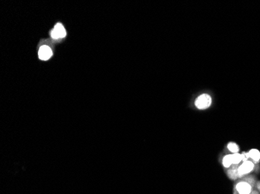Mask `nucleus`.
<instances>
[{"label":"nucleus","instance_id":"nucleus-1","mask_svg":"<svg viewBox=\"0 0 260 194\" xmlns=\"http://www.w3.org/2000/svg\"><path fill=\"white\" fill-rule=\"evenodd\" d=\"M212 104V97L209 94H202L195 100V106L199 110H206Z\"/></svg>","mask_w":260,"mask_h":194},{"label":"nucleus","instance_id":"nucleus-2","mask_svg":"<svg viewBox=\"0 0 260 194\" xmlns=\"http://www.w3.org/2000/svg\"><path fill=\"white\" fill-rule=\"evenodd\" d=\"M255 164L252 161V160H248V161H242L241 165H238V170L239 173L240 178L244 177V175H248L251 172L255 169Z\"/></svg>","mask_w":260,"mask_h":194},{"label":"nucleus","instance_id":"nucleus-3","mask_svg":"<svg viewBox=\"0 0 260 194\" xmlns=\"http://www.w3.org/2000/svg\"><path fill=\"white\" fill-rule=\"evenodd\" d=\"M235 189L237 191V194H249L252 190V186L247 182L240 181L235 186Z\"/></svg>","mask_w":260,"mask_h":194},{"label":"nucleus","instance_id":"nucleus-4","mask_svg":"<svg viewBox=\"0 0 260 194\" xmlns=\"http://www.w3.org/2000/svg\"><path fill=\"white\" fill-rule=\"evenodd\" d=\"M51 36L54 39H60L65 37L66 36V31H65L62 24L59 23H57L54 26L53 30L51 32Z\"/></svg>","mask_w":260,"mask_h":194},{"label":"nucleus","instance_id":"nucleus-5","mask_svg":"<svg viewBox=\"0 0 260 194\" xmlns=\"http://www.w3.org/2000/svg\"><path fill=\"white\" fill-rule=\"evenodd\" d=\"M51 56H52V51L49 47L47 45H43L40 47L38 51V57L40 60H48L51 58Z\"/></svg>","mask_w":260,"mask_h":194},{"label":"nucleus","instance_id":"nucleus-6","mask_svg":"<svg viewBox=\"0 0 260 194\" xmlns=\"http://www.w3.org/2000/svg\"><path fill=\"white\" fill-rule=\"evenodd\" d=\"M239 165H232L227 171V176L232 180H236L238 178H240L239 173H238V168Z\"/></svg>","mask_w":260,"mask_h":194},{"label":"nucleus","instance_id":"nucleus-7","mask_svg":"<svg viewBox=\"0 0 260 194\" xmlns=\"http://www.w3.org/2000/svg\"><path fill=\"white\" fill-rule=\"evenodd\" d=\"M248 154L249 157L254 163H258V161H260V151L258 149H251L248 151Z\"/></svg>","mask_w":260,"mask_h":194},{"label":"nucleus","instance_id":"nucleus-8","mask_svg":"<svg viewBox=\"0 0 260 194\" xmlns=\"http://www.w3.org/2000/svg\"><path fill=\"white\" fill-rule=\"evenodd\" d=\"M222 165L224 168H226V169H229V168L233 165V162H232V155H225V156L223 158Z\"/></svg>","mask_w":260,"mask_h":194},{"label":"nucleus","instance_id":"nucleus-9","mask_svg":"<svg viewBox=\"0 0 260 194\" xmlns=\"http://www.w3.org/2000/svg\"><path fill=\"white\" fill-rule=\"evenodd\" d=\"M243 180L247 182V183H248V184H250L252 187L255 186V184H256V183H257V180H256V178H255V177H254L253 175H244Z\"/></svg>","mask_w":260,"mask_h":194},{"label":"nucleus","instance_id":"nucleus-10","mask_svg":"<svg viewBox=\"0 0 260 194\" xmlns=\"http://www.w3.org/2000/svg\"><path fill=\"white\" fill-rule=\"evenodd\" d=\"M227 149L230 151V152H232L233 154L234 153H238L239 151V147H238V144L234 142H230L227 144Z\"/></svg>","mask_w":260,"mask_h":194},{"label":"nucleus","instance_id":"nucleus-11","mask_svg":"<svg viewBox=\"0 0 260 194\" xmlns=\"http://www.w3.org/2000/svg\"><path fill=\"white\" fill-rule=\"evenodd\" d=\"M232 162L233 165H239L242 161V156L241 154L239 153H234L232 154Z\"/></svg>","mask_w":260,"mask_h":194},{"label":"nucleus","instance_id":"nucleus-12","mask_svg":"<svg viewBox=\"0 0 260 194\" xmlns=\"http://www.w3.org/2000/svg\"><path fill=\"white\" fill-rule=\"evenodd\" d=\"M241 156H242V161H248V160H249V158H250L248 152H243V153L241 154Z\"/></svg>","mask_w":260,"mask_h":194},{"label":"nucleus","instance_id":"nucleus-13","mask_svg":"<svg viewBox=\"0 0 260 194\" xmlns=\"http://www.w3.org/2000/svg\"><path fill=\"white\" fill-rule=\"evenodd\" d=\"M255 187H256L257 190L260 192V181L257 182L256 184H255Z\"/></svg>","mask_w":260,"mask_h":194},{"label":"nucleus","instance_id":"nucleus-14","mask_svg":"<svg viewBox=\"0 0 260 194\" xmlns=\"http://www.w3.org/2000/svg\"><path fill=\"white\" fill-rule=\"evenodd\" d=\"M249 194H260V192H258L257 189H252V192H251Z\"/></svg>","mask_w":260,"mask_h":194}]
</instances>
